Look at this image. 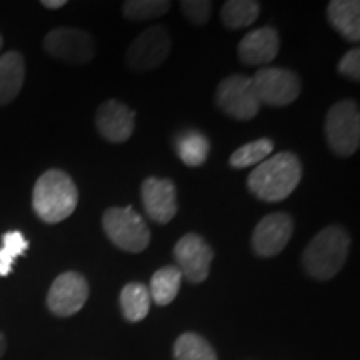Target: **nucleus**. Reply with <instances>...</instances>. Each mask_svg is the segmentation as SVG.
I'll return each mask as SVG.
<instances>
[{
	"label": "nucleus",
	"instance_id": "obj_1",
	"mask_svg": "<svg viewBox=\"0 0 360 360\" xmlns=\"http://www.w3.org/2000/svg\"><path fill=\"white\" fill-rule=\"evenodd\" d=\"M302 179V164L292 152H281L252 170L247 186L260 200L281 202L290 195Z\"/></svg>",
	"mask_w": 360,
	"mask_h": 360
},
{
	"label": "nucleus",
	"instance_id": "obj_2",
	"mask_svg": "<svg viewBox=\"0 0 360 360\" xmlns=\"http://www.w3.org/2000/svg\"><path fill=\"white\" fill-rule=\"evenodd\" d=\"M77 186L64 170H47L35 182L32 207L45 224H58L70 217L77 209Z\"/></svg>",
	"mask_w": 360,
	"mask_h": 360
},
{
	"label": "nucleus",
	"instance_id": "obj_3",
	"mask_svg": "<svg viewBox=\"0 0 360 360\" xmlns=\"http://www.w3.org/2000/svg\"><path fill=\"white\" fill-rule=\"evenodd\" d=\"M349 249V232L342 225H328L305 247L302 254L305 272L317 281L335 277L347 260Z\"/></svg>",
	"mask_w": 360,
	"mask_h": 360
},
{
	"label": "nucleus",
	"instance_id": "obj_4",
	"mask_svg": "<svg viewBox=\"0 0 360 360\" xmlns=\"http://www.w3.org/2000/svg\"><path fill=\"white\" fill-rule=\"evenodd\" d=\"M102 227L109 240L120 250L139 254L150 244V231L146 220L132 207H110L103 212Z\"/></svg>",
	"mask_w": 360,
	"mask_h": 360
},
{
	"label": "nucleus",
	"instance_id": "obj_5",
	"mask_svg": "<svg viewBox=\"0 0 360 360\" xmlns=\"http://www.w3.org/2000/svg\"><path fill=\"white\" fill-rule=\"evenodd\" d=\"M326 139L335 155L350 157L360 146V110L354 101L334 103L326 117Z\"/></svg>",
	"mask_w": 360,
	"mask_h": 360
},
{
	"label": "nucleus",
	"instance_id": "obj_6",
	"mask_svg": "<svg viewBox=\"0 0 360 360\" xmlns=\"http://www.w3.org/2000/svg\"><path fill=\"white\" fill-rule=\"evenodd\" d=\"M255 96L260 103L285 107L297 101L302 90L299 75L294 70L281 67H264L252 77Z\"/></svg>",
	"mask_w": 360,
	"mask_h": 360
},
{
	"label": "nucleus",
	"instance_id": "obj_7",
	"mask_svg": "<svg viewBox=\"0 0 360 360\" xmlns=\"http://www.w3.org/2000/svg\"><path fill=\"white\" fill-rule=\"evenodd\" d=\"M219 109L237 120H250L259 114L260 102L255 96L252 77L231 75L219 84L215 94Z\"/></svg>",
	"mask_w": 360,
	"mask_h": 360
},
{
	"label": "nucleus",
	"instance_id": "obj_8",
	"mask_svg": "<svg viewBox=\"0 0 360 360\" xmlns=\"http://www.w3.org/2000/svg\"><path fill=\"white\" fill-rule=\"evenodd\" d=\"M44 49L49 56L67 64H89L96 56V42L85 30L58 27L45 35Z\"/></svg>",
	"mask_w": 360,
	"mask_h": 360
},
{
	"label": "nucleus",
	"instance_id": "obj_9",
	"mask_svg": "<svg viewBox=\"0 0 360 360\" xmlns=\"http://www.w3.org/2000/svg\"><path fill=\"white\" fill-rule=\"evenodd\" d=\"M170 53V37L164 25H152L134 40L127 51V65L134 72H148L164 64Z\"/></svg>",
	"mask_w": 360,
	"mask_h": 360
},
{
	"label": "nucleus",
	"instance_id": "obj_10",
	"mask_svg": "<svg viewBox=\"0 0 360 360\" xmlns=\"http://www.w3.org/2000/svg\"><path fill=\"white\" fill-rule=\"evenodd\" d=\"M89 283L82 274H60L49 289L47 307L57 317H70L84 307L89 299Z\"/></svg>",
	"mask_w": 360,
	"mask_h": 360
},
{
	"label": "nucleus",
	"instance_id": "obj_11",
	"mask_svg": "<svg viewBox=\"0 0 360 360\" xmlns=\"http://www.w3.org/2000/svg\"><path fill=\"white\" fill-rule=\"evenodd\" d=\"M174 257L177 260L182 277L188 282L200 283L209 277L214 250L199 233H186L174 247Z\"/></svg>",
	"mask_w": 360,
	"mask_h": 360
},
{
	"label": "nucleus",
	"instance_id": "obj_12",
	"mask_svg": "<svg viewBox=\"0 0 360 360\" xmlns=\"http://www.w3.org/2000/svg\"><path fill=\"white\" fill-rule=\"evenodd\" d=\"M294 220L285 212H274L260 220L252 233V249L259 257H276L289 244Z\"/></svg>",
	"mask_w": 360,
	"mask_h": 360
},
{
	"label": "nucleus",
	"instance_id": "obj_13",
	"mask_svg": "<svg viewBox=\"0 0 360 360\" xmlns=\"http://www.w3.org/2000/svg\"><path fill=\"white\" fill-rule=\"evenodd\" d=\"M141 195L143 209L154 222L169 224L177 214V188L170 179H146Z\"/></svg>",
	"mask_w": 360,
	"mask_h": 360
},
{
	"label": "nucleus",
	"instance_id": "obj_14",
	"mask_svg": "<svg viewBox=\"0 0 360 360\" xmlns=\"http://www.w3.org/2000/svg\"><path fill=\"white\" fill-rule=\"evenodd\" d=\"M96 125L98 134L107 142L122 143L132 137L135 129V112L125 103L110 98L97 109Z\"/></svg>",
	"mask_w": 360,
	"mask_h": 360
},
{
	"label": "nucleus",
	"instance_id": "obj_15",
	"mask_svg": "<svg viewBox=\"0 0 360 360\" xmlns=\"http://www.w3.org/2000/svg\"><path fill=\"white\" fill-rule=\"evenodd\" d=\"M281 39L272 27L252 30L238 44V57L247 65L270 64L277 57Z\"/></svg>",
	"mask_w": 360,
	"mask_h": 360
},
{
	"label": "nucleus",
	"instance_id": "obj_16",
	"mask_svg": "<svg viewBox=\"0 0 360 360\" xmlns=\"http://www.w3.org/2000/svg\"><path fill=\"white\" fill-rule=\"evenodd\" d=\"M25 80V62L19 52L0 56V105H7L20 94Z\"/></svg>",
	"mask_w": 360,
	"mask_h": 360
},
{
	"label": "nucleus",
	"instance_id": "obj_17",
	"mask_svg": "<svg viewBox=\"0 0 360 360\" xmlns=\"http://www.w3.org/2000/svg\"><path fill=\"white\" fill-rule=\"evenodd\" d=\"M327 17L342 37L349 42L360 40V2L357 0H332L327 7Z\"/></svg>",
	"mask_w": 360,
	"mask_h": 360
},
{
	"label": "nucleus",
	"instance_id": "obj_18",
	"mask_svg": "<svg viewBox=\"0 0 360 360\" xmlns=\"http://www.w3.org/2000/svg\"><path fill=\"white\" fill-rule=\"evenodd\" d=\"M175 150L188 167H200L209 157L210 142L199 130H186L175 139Z\"/></svg>",
	"mask_w": 360,
	"mask_h": 360
},
{
	"label": "nucleus",
	"instance_id": "obj_19",
	"mask_svg": "<svg viewBox=\"0 0 360 360\" xmlns=\"http://www.w3.org/2000/svg\"><path fill=\"white\" fill-rule=\"evenodd\" d=\"M180 282H182V274L177 267L167 265L159 269L150 278V287H148L150 299L157 305L172 304L180 290Z\"/></svg>",
	"mask_w": 360,
	"mask_h": 360
},
{
	"label": "nucleus",
	"instance_id": "obj_20",
	"mask_svg": "<svg viewBox=\"0 0 360 360\" xmlns=\"http://www.w3.org/2000/svg\"><path fill=\"white\" fill-rule=\"evenodd\" d=\"M150 294L148 287L141 282H130L120 292V309L129 322H141L150 310Z\"/></svg>",
	"mask_w": 360,
	"mask_h": 360
},
{
	"label": "nucleus",
	"instance_id": "obj_21",
	"mask_svg": "<svg viewBox=\"0 0 360 360\" xmlns=\"http://www.w3.org/2000/svg\"><path fill=\"white\" fill-rule=\"evenodd\" d=\"M260 6L254 0H229L222 7V22L229 29H245L257 20Z\"/></svg>",
	"mask_w": 360,
	"mask_h": 360
},
{
	"label": "nucleus",
	"instance_id": "obj_22",
	"mask_svg": "<svg viewBox=\"0 0 360 360\" xmlns=\"http://www.w3.org/2000/svg\"><path fill=\"white\" fill-rule=\"evenodd\" d=\"M175 360H217V354L204 337L193 332H186L175 340Z\"/></svg>",
	"mask_w": 360,
	"mask_h": 360
},
{
	"label": "nucleus",
	"instance_id": "obj_23",
	"mask_svg": "<svg viewBox=\"0 0 360 360\" xmlns=\"http://www.w3.org/2000/svg\"><path fill=\"white\" fill-rule=\"evenodd\" d=\"M274 143L269 139H259L250 143H245L240 148H237L236 152L229 159V164L233 169H245L250 165L260 164L265 159H269V155L272 154Z\"/></svg>",
	"mask_w": 360,
	"mask_h": 360
},
{
	"label": "nucleus",
	"instance_id": "obj_24",
	"mask_svg": "<svg viewBox=\"0 0 360 360\" xmlns=\"http://www.w3.org/2000/svg\"><path fill=\"white\" fill-rule=\"evenodd\" d=\"M29 249V240L20 231H11L2 236L0 245V277H7L12 272L15 259L24 255Z\"/></svg>",
	"mask_w": 360,
	"mask_h": 360
},
{
	"label": "nucleus",
	"instance_id": "obj_25",
	"mask_svg": "<svg viewBox=\"0 0 360 360\" xmlns=\"http://www.w3.org/2000/svg\"><path fill=\"white\" fill-rule=\"evenodd\" d=\"M170 8L165 0H129L124 4V15L132 22H142L164 15Z\"/></svg>",
	"mask_w": 360,
	"mask_h": 360
},
{
	"label": "nucleus",
	"instance_id": "obj_26",
	"mask_svg": "<svg viewBox=\"0 0 360 360\" xmlns=\"http://www.w3.org/2000/svg\"><path fill=\"white\" fill-rule=\"evenodd\" d=\"M180 7L186 19L193 25L207 24L212 12V2H205V0H184Z\"/></svg>",
	"mask_w": 360,
	"mask_h": 360
},
{
	"label": "nucleus",
	"instance_id": "obj_27",
	"mask_svg": "<svg viewBox=\"0 0 360 360\" xmlns=\"http://www.w3.org/2000/svg\"><path fill=\"white\" fill-rule=\"evenodd\" d=\"M339 74L350 80L359 82L360 80V51L359 49H350L339 62Z\"/></svg>",
	"mask_w": 360,
	"mask_h": 360
},
{
	"label": "nucleus",
	"instance_id": "obj_28",
	"mask_svg": "<svg viewBox=\"0 0 360 360\" xmlns=\"http://www.w3.org/2000/svg\"><path fill=\"white\" fill-rule=\"evenodd\" d=\"M65 0H42V6L45 8H51V11H57V8L65 6Z\"/></svg>",
	"mask_w": 360,
	"mask_h": 360
},
{
	"label": "nucleus",
	"instance_id": "obj_29",
	"mask_svg": "<svg viewBox=\"0 0 360 360\" xmlns=\"http://www.w3.org/2000/svg\"><path fill=\"white\" fill-rule=\"evenodd\" d=\"M6 349H7V340H6V335L0 332V357H2L4 354H6Z\"/></svg>",
	"mask_w": 360,
	"mask_h": 360
},
{
	"label": "nucleus",
	"instance_id": "obj_30",
	"mask_svg": "<svg viewBox=\"0 0 360 360\" xmlns=\"http://www.w3.org/2000/svg\"><path fill=\"white\" fill-rule=\"evenodd\" d=\"M2 45H4V39H2V35H0V51H2Z\"/></svg>",
	"mask_w": 360,
	"mask_h": 360
}]
</instances>
